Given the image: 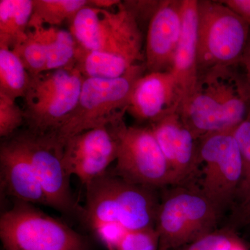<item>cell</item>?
I'll return each mask as SVG.
<instances>
[{
	"instance_id": "1",
	"label": "cell",
	"mask_w": 250,
	"mask_h": 250,
	"mask_svg": "<svg viewBox=\"0 0 250 250\" xmlns=\"http://www.w3.org/2000/svg\"><path fill=\"white\" fill-rule=\"evenodd\" d=\"M250 112L249 98L236 65L199 75L195 90L179 114L199 140L213 133L234 130Z\"/></svg>"
},
{
	"instance_id": "2",
	"label": "cell",
	"mask_w": 250,
	"mask_h": 250,
	"mask_svg": "<svg viewBox=\"0 0 250 250\" xmlns=\"http://www.w3.org/2000/svg\"><path fill=\"white\" fill-rule=\"evenodd\" d=\"M85 188L82 215L93 229L109 223L129 231L155 228L161 201L157 189L130 183L108 170Z\"/></svg>"
},
{
	"instance_id": "3",
	"label": "cell",
	"mask_w": 250,
	"mask_h": 250,
	"mask_svg": "<svg viewBox=\"0 0 250 250\" xmlns=\"http://www.w3.org/2000/svg\"><path fill=\"white\" fill-rule=\"evenodd\" d=\"M70 22L69 30L82 48L116 56L132 65L145 63L141 24L124 1L114 11L86 5Z\"/></svg>"
},
{
	"instance_id": "4",
	"label": "cell",
	"mask_w": 250,
	"mask_h": 250,
	"mask_svg": "<svg viewBox=\"0 0 250 250\" xmlns=\"http://www.w3.org/2000/svg\"><path fill=\"white\" fill-rule=\"evenodd\" d=\"M146 72L143 63L135 65L119 78L84 79L76 106L54 133L59 144L62 147L67 140L77 134L124 119L135 83Z\"/></svg>"
},
{
	"instance_id": "5",
	"label": "cell",
	"mask_w": 250,
	"mask_h": 250,
	"mask_svg": "<svg viewBox=\"0 0 250 250\" xmlns=\"http://www.w3.org/2000/svg\"><path fill=\"white\" fill-rule=\"evenodd\" d=\"M161 197L155 229L159 249L179 250L217 229L221 215L191 185L172 186Z\"/></svg>"
},
{
	"instance_id": "6",
	"label": "cell",
	"mask_w": 250,
	"mask_h": 250,
	"mask_svg": "<svg viewBox=\"0 0 250 250\" xmlns=\"http://www.w3.org/2000/svg\"><path fill=\"white\" fill-rule=\"evenodd\" d=\"M197 18L199 75L238 65L250 39L246 22L222 1L211 0H199Z\"/></svg>"
},
{
	"instance_id": "7",
	"label": "cell",
	"mask_w": 250,
	"mask_h": 250,
	"mask_svg": "<svg viewBox=\"0 0 250 250\" xmlns=\"http://www.w3.org/2000/svg\"><path fill=\"white\" fill-rule=\"evenodd\" d=\"M83 80L75 65L31 76L23 98L26 129L55 133L76 106Z\"/></svg>"
},
{
	"instance_id": "8",
	"label": "cell",
	"mask_w": 250,
	"mask_h": 250,
	"mask_svg": "<svg viewBox=\"0 0 250 250\" xmlns=\"http://www.w3.org/2000/svg\"><path fill=\"white\" fill-rule=\"evenodd\" d=\"M5 250H85L84 240L67 225L16 200L0 218Z\"/></svg>"
},
{
	"instance_id": "9",
	"label": "cell",
	"mask_w": 250,
	"mask_h": 250,
	"mask_svg": "<svg viewBox=\"0 0 250 250\" xmlns=\"http://www.w3.org/2000/svg\"><path fill=\"white\" fill-rule=\"evenodd\" d=\"M111 126L118 141L113 174L130 183L157 190L177 185L149 126H128L124 119Z\"/></svg>"
},
{
	"instance_id": "10",
	"label": "cell",
	"mask_w": 250,
	"mask_h": 250,
	"mask_svg": "<svg viewBox=\"0 0 250 250\" xmlns=\"http://www.w3.org/2000/svg\"><path fill=\"white\" fill-rule=\"evenodd\" d=\"M198 157L202 166L199 188L222 216L231 207L243 168L241 149L233 130L199 139Z\"/></svg>"
},
{
	"instance_id": "11",
	"label": "cell",
	"mask_w": 250,
	"mask_h": 250,
	"mask_svg": "<svg viewBox=\"0 0 250 250\" xmlns=\"http://www.w3.org/2000/svg\"><path fill=\"white\" fill-rule=\"evenodd\" d=\"M28 155L40 181L48 207L64 213H82L70 187V176L62 163V147L54 133L21 131Z\"/></svg>"
},
{
	"instance_id": "12",
	"label": "cell",
	"mask_w": 250,
	"mask_h": 250,
	"mask_svg": "<svg viewBox=\"0 0 250 250\" xmlns=\"http://www.w3.org/2000/svg\"><path fill=\"white\" fill-rule=\"evenodd\" d=\"M117 155L118 141L111 125L77 134L62 146L65 170L85 187L106 173Z\"/></svg>"
},
{
	"instance_id": "13",
	"label": "cell",
	"mask_w": 250,
	"mask_h": 250,
	"mask_svg": "<svg viewBox=\"0 0 250 250\" xmlns=\"http://www.w3.org/2000/svg\"><path fill=\"white\" fill-rule=\"evenodd\" d=\"M1 188L18 201L48 206L21 131L5 139L0 146Z\"/></svg>"
},
{
	"instance_id": "14",
	"label": "cell",
	"mask_w": 250,
	"mask_h": 250,
	"mask_svg": "<svg viewBox=\"0 0 250 250\" xmlns=\"http://www.w3.org/2000/svg\"><path fill=\"white\" fill-rule=\"evenodd\" d=\"M148 126L173 172L176 184H187L200 166L198 140L184 124L179 111Z\"/></svg>"
},
{
	"instance_id": "15",
	"label": "cell",
	"mask_w": 250,
	"mask_h": 250,
	"mask_svg": "<svg viewBox=\"0 0 250 250\" xmlns=\"http://www.w3.org/2000/svg\"><path fill=\"white\" fill-rule=\"evenodd\" d=\"M183 0H166L148 24L145 48L147 72L170 71L182 30Z\"/></svg>"
},
{
	"instance_id": "16",
	"label": "cell",
	"mask_w": 250,
	"mask_h": 250,
	"mask_svg": "<svg viewBox=\"0 0 250 250\" xmlns=\"http://www.w3.org/2000/svg\"><path fill=\"white\" fill-rule=\"evenodd\" d=\"M182 98L170 71L146 72L135 83L127 113L148 125L180 111Z\"/></svg>"
},
{
	"instance_id": "17",
	"label": "cell",
	"mask_w": 250,
	"mask_h": 250,
	"mask_svg": "<svg viewBox=\"0 0 250 250\" xmlns=\"http://www.w3.org/2000/svg\"><path fill=\"white\" fill-rule=\"evenodd\" d=\"M197 2L183 0L182 35L170 70L182 98L181 108L193 93L198 80Z\"/></svg>"
},
{
	"instance_id": "18",
	"label": "cell",
	"mask_w": 250,
	"mask_h": 250,
	"mask_svg": "<svg viewBox=\"0 0 250 250\" xmlns=\"http://www.w3.org/2000/svg\"><path fill=\"white\" fill-rule=\"evenodd\" d=\"M233 134L241 149L243 168L224 228L236 232L250 225V112L245 121L233 130Z\"/></svg>"
},
{
	"instance_id": "19",
	"label": "cell",
	"mask_w": 250,
	"mask_h": 250,
	"mask_svg": "<svg viewBox=\"0 0 250 250\" xmlns=\"http://www.w3.org/2000/svg\"><path fill=\"white\" fill-rule=\"evenodd\" d=\"M33 0L0 1V48L14 49L27 37Z\"/></svg>"
},
{
	"instance_id": "20",
	"label": "cell",
	"mask_w": 250,
	"mask_h": 250,
	"mask_svg": "<svg viewBox=\"0 0 250 250\" xmlns=\"http://www.w3.org/2000/svg\"><path fill=\"white\" fill-rule=\"evenodd\" d=\"M75 65L83 78L101 80L119 78L135 66L116 56L87 50L78 45Z\"/></svg>"
},
{
	"instance_id": "21",
	"label": "cell",
	"mask_w": 250,
	"mask_h": 250,
	"mask_svg": "<svg viewBox=\"0 0 250 250\" xmlns=\"http://www.w3.org/2000/svg\"><path fill=\"white\" fill-rule=\"evenodd\" d=\"M36 27L39 28L47 48L45 72L74 66L77 43L70 30L54 27Z\"/></svg>"
},
{
	"instance_id": "22",
	"label": "cell",
	"mask_w": 250,
	"mask_h": 250,
	"mask_svg": "<svg viewBox=\"0 0 250 250\" xmlns=\"http://www.w3.org/2000/svg\"><path fill=\"white\" fill-rule=\"evenodd\" d=\"M88 0H33V12L29 28L57 27L70 21Z\"/></svg>"
},
{
	"instance_id": "23",
	"label": "cell",
	"mask_w": 250,
	"mask_h": 250,
	"mask_svg": "<svg viewBox=\"0 0 250 250\" xmlns=\"http://www.w3.org/2000/svg\"><path fill=\"white\" fill-rule=\"evenodd\" d=\"M30 75L12 49L0 48V94L16 100L24 98Z\"/></svg>"
},
{
	"instance_id": "24",
	"label": "cell",
	"mask_w": 250,
	"mask_h": 250,
	"mask_svg": "<svg viewBox=\"0 0 250 250\" xmlns=\"http://www.w3.org/2000/svg\"><path fill=\"white\" fill-rule=\"evenodd\" d=\"M12 50L22 61L30 76L45 72L47 48L39 28H29L26 39Z\"/></svg>"
},
{
	"instance_id": "25",
	"label": "cell",
	"mask_w": 250,
	"mask_h": 250,
	"mask_svg": "<svg viewBox=\"0 0 250 250\" xmlns=\"http://www.w3.org/2000/svg\"><path fill=\"white\" fill-rule=\"evenodd\" d=\"M25 125V115L16 100L0 94V136L8 139Z\"/></svg>"
},
{
	"instance_id": "26",
	"label": "cell",
	"mask_w": 250,
	"mask_h": 250,
	"mask_svg": "<svg viewBox=\"0 0 250 250\" xmlns=\"http://www.w3.org/2000/svg\"><path fill=\"white\" fill-rule=\"evenodd\" d=\"M239 240L235 231L223 228L198 238L179 250H231Z\"/></svg>"
},
{
	"instance_id": "27",
	"label": "cell",
	"mask_w": 250,
	"mask_h": 250,
	"mask_svg": "<svg viewBox=\"0 0 250 250\" xmlns=\"http://www.w3.org/2000/svg\"><path fill=\"white\" fill-rule=\"evenodd\" d=\"M159 237L155 228L128 230L117 250H159Z\"/></svg>"
},
{
	"instance_id": "28",
	"label": "cell",
	"mask_w": 250,
	"mask_h": 250,
	"mask_svg": "<svg viewBox=\"0 0 250 250\" xmlns=\"http://www.w3.org/2000/svg\"><path fill=\"white\" fill-rule=\"evenodd\" d=\"M97 236L108 250H117L120 243L128 231L121 224L104 223L93 229Z\"/></svg>"
},
{
	"instance_id": "29",
	"label": "cell",
	"mask_w": 250,
	"mask_h": 250,
	"mask_svg": "<svg viewBox=\"0 0 250 250\" xmlns=\"http://www.w3.org/2000/svg\"><path fill=\"white\" fill-rule=\"evenodd\" d=\"M222 2L238 14L248 24L250 31V0H224Z\"/></svg>"
},
{
	"instance_id": "30",
	"label": "cell",
	"mask_w": 250,
	"mask_h": 250,
	"mask_svg": "<svg viewBox=\"0 0 250 250\" xmlns=\"http://www.w3.org/2000/svg\"><path fill=\"white\" fill-rule=\"evenodd\" d=\"M238 67L250 103V39L246 50L238 62Z\"/></svg>"
},
{
	"instance_id": "31",
	"label": "cell",
	"mask_w": 250,
	"mask_h": 250,
	"mask_svg": "<svg viewBox=\"0 0 250 250\" xmlns=\"http://www.w3.org/2000/svg\"><path fill=\"white\" fill-rule=\"evenodd\" d=\"M121 1L119 0H90L88 1V5L98 9H111L121 4Z\"/></svg>"
},
{
	"instance_id": "32",
	"label": "cell",
	"mask_w": 250,
	"mask_h": 250,
	"mask_svg": "<svg viewBox=\"0 0 250 250\" xmlns=\"http://www.w3.org/2000/svg\"><path fill=\"white\" fill-rule=\"evenodd\" d=\"M231 250H248V249H247L244 243H243L241 240H239V241L237 242L236 244L234 245V246L233 247Z\"/></svg>"
},
{
	"instance_id": "33",
	"label": "cell",
	"mask_w": 250,
	"mask_h": 250,
	"mask_svg": "<svg viewBox=\"0 0 250 250\" xmlns=\"http://www.w3.org/2000/svg\"></svg>"
}]
</instances>
